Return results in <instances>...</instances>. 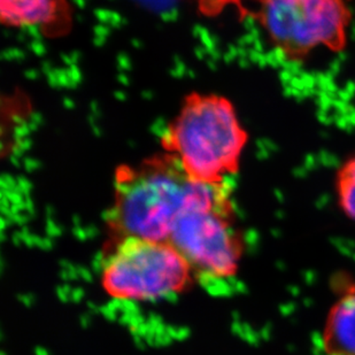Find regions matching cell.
Segmentation results:
<instances>
[{
  "label": "cell",
  "instance_id": "1",
  "mask_svg": "<svg viewBox=\"0 0 355 355\" xmlns=\"http://www.w3.org/2000/svg\"><path fill=\"white\" fill-rule=\"evenodd\" d=\"M205 185L192 181L174 155L161 152L136 164H120L107 223L115 238L169 241L182 213Z\"/></svg>",
  "mask_w": 355,
  "mask_h": 355
},
{
  "label": "cell",
  "instance_id": "4",
  "mask_svg": "<svg viewBox=\"0 0 355 355\" xmlns=\"http://www.w3.org/2000/svg\"><path fill=\"white\" fill-rule=\"evenodd\" d=\"M251 13L269 42L288 60L313 51L345 49L351 10L346 0H248Z\"/></svg>",
  "mask_w": 355,
  "mask_h": 355
},
{
  "label": "cell",
  "instance_id": "3",
  "mask_svg": "<svg viewBox=\"0 0 355 355\" xmlns=\"http://www.w3.org/2000/svg\"><path fill=\"white\" fill-rule=\"evenodd\" d=\"M188 259L168 241L119 238L101 266V285L121 302H155L180 295L193 282Z\"/></svg>",
  "mask_w": 355,
  "mask_h": 355
},
{
  "label": "cell",
  "instance_id": "6",
  "mask_svg": "<svg viewBox=\"0 0 355 355\" xmlns=\"http://www.w3.org/2000/svg\"><path fill=\"white\" fill-rule=\"evenodd\" d=\"M322 345L327 355H355V292L339 299L329 313Z\"/></svg>",
  "mask_w": 355,
  "mask_h": 355
},
{
  "label": "cell",
  "instance_id": "2",
  "mask_svg": "<svg viewBox=\"0 0 355 355\" xmlns=\"http://www.w3.org/2000/svg\"><path fill=\"white\" fill-rule=\"evenodd\" d=\"M248 135L232 101L214 94L192 92L161 137L162 151L174 155L192 181L227 183L241 167Z\"/></svg>",
  "mask_w": 355,
  "mask_h": 355
},
{
  "label": "cell",
  "instance_id": "8",
  "mask_svg": "<svg viewBox=\"0 0 355 355\" xmlns=\"http://www.w3.org/2000/svg\"><path fill=\"white\" fill-rule=\"evenodd\" d=\"M336 189L343 211L355 220V157L346 161L339 169Z\"/></svg>",
  "mask_w": 355,
  "mask_h": 355
},
{
  "label": "cell",
  "instance_id": "5",
  "mask_svg": "<svg viewBox=\"0 0 355 355\" xmlns=\"http://www.w3.org/2000/svg\"><path fill=\"white\" fill-rule=\"evenodd\" d=\"M232 192L227 183L205 185L182 213L169 241L196 272L213 277L235 275L241 246L232 221Z\"/></svg>",
  "mask_w": 355,
  "mask_h": 355
},
{
  "label": "cell",
  "instance_id": "7",
  "mask_svg": "<svg viewBox=\"0 0 355 355\" xmlns=\"http://www.w3.org/2000/svg\"><path fill=\"white\" fill-rule=\"evenodd\" d=\"M59 0H0L1 22L10 27L43 24L57 8Z\"/></svg>",
  "mask_w": 355,
  "mask_h": 355
}]
</instances>
